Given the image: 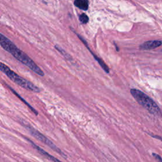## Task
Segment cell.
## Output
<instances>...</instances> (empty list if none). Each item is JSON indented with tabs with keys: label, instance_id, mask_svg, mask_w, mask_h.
<instances>
[{
	"label": "cell",
	"instance_id": "obj_1",
	"mask_svg": "<svg viewBox=\"0 0 162 162\" xmlns=\"http://www.w3.org/2000/svg\"><path fill=\"white\" fill-rule=\"evenodd\" d=\"M0 46L7 52L11 54L19 62L29 67L34 72L40 76L44 75L43 71L26 53L17 48L16 45L8 37L1 33H0Z\"/></svg>",
	"mask_w": 162,
	"mask_h": 162
},
{
	"label": "cell",
	"instance_id": "obj_2",
	"mask_svg": "<svg viewBox=\"0 0 162 162\" xmlns=\"http://www.w3.org/2000/svg\"><path fill=\"white\" fill-rule=\"evenodd\" d=\"M0 71H2L5 75H7L8 78L13 82H14L22 88L34 93H40L41 91L40 89L34 85L33 83L19 76L2 62H0Z\"/></svg>",
	"mask_w": 162,
	"mask_h": 162
},
{
	"label": "cell",
	"instance_id": "obj_3",
	"mask_svg": "<svg viewBox=\"0 0 162 162\" xmlns=\"http://www.w3.org/2000/svg\"><path fill=\"white\" fill-rule=\"evenodd\" d=\"M131 93L139 104L146 108L150 113L157 116H161V113L159 107L156 103L148 95L136 89H131Z\"/></svg>",
	"mask_w": 162,
	"mask_h": 162
},
{
	"label": "cell",
	"instance_id": "obj_4",
	"mask_svg": "<svg viewBox=\"0 0 162 162\" xmlns=\"http://www.w3.org/2000/svg\"><path fill=\"white\" fill-rule=\"evenodd\" d=\"M22 124L30 132V133L34 136V138H36L39 141H40L42 142H43L44 144H45L46 145H47L48 146H49L50 148L52 149L53 150H54L55 151H56V153H58L59 154H60V155H62V156L64 157L65 158H66L65 157L66 156L65 155V154L53 143L52 141H50L46 137H45V136L43 134H41V132H39L37 130V129H34L32 125H30L29 124L27 123L26 121L22 122Z\"/></svg>",
	"mask_w": 162,
	"mask_h": 162
},
{
	"label": "cell",
	"instance_id": "obj_5",
	"mask_svg": "<svg viewBox=\"0 0 162 162\" xmlns=\"http://www.w3.org/2000/svg\"><path fill=\"white\" fill-rule=\"evenodd\" d=\"M29 142H30V144L32 146V147H33L35 150H36L39 153H40L41 155H43V156H44L45 158H46L47 159L51 160V161H60V160L55 158L54 157H53L52 155H51L49 154L48 153H47L46 151H45L44 150H43V149L40 147L39 146H37V145H36L34 142H33V141L30 140L29 139H27V138H25Z\"/></svg>",
	"mask_w": 162,
	"mask_h": 162
},
{
	"label": "cell",
	"instance_id": "obj_6",
	"mask_svg": "<svg viewBox=\"0 0 162 162\" xmlns=\"http://www.w3.org/2000/svg\"><path fill=\"white\" fill-rule=\"evenodd\" d=\"M161 44H162V41H159V40L149 41L144 43L143 44H142L140 46V48L142 49H145V50L152 49H154V48L159 47Z\"/></svg>",
	"mask_w": 162,
	"mask_h": 162
},
{
	"label": "cell",
	"instance_id": "obj_7",
	"mask_svg": "<svg viewBox=\"0 0 162 162\" xmlns=\"http://www.w3.org/2000/svg\"><path fill=\"white\" fill-rule=\"evenodd\" d=\"M77 36H78V37H79L81 39V41L83 42V43L85 44L86 46V47L87 48V49H88L90 51V52L92 53V55H93V56L94 57L95 59L97 60V62H98L99 63V64L100 65L101 67H102V68H103V70H104L106 73H109V72H110V71H109V68L107 67V65H106V63H105L104 62H103V61H102V60H101L100 58L97 57V56H96V55H94V53L92 52L91 50V49H90V48L88 47V46H87V44L86 43L85 40H84L83 39H82V37H81L79 35H77Z\"/></svg>",
	"mask_w": 162,
	"mask_h": 162
},
{
	"label": "cell",
	"instance_id": "obj_8",
	"mask_svg": "<svg viewBox=\"0 0 162 162\" xmlns=\"http://www.w3.org/2000/svg\"><path fill=\"white\" fill-rule=\"evenodd\" d=\"M6 86H7V87L9 88V89H10V91H11V92H12L13 93H14L15 95L17 96V97L18 98H19L21 100H22V101L24 103V104H25V105H26L29 107V108L31 110V111H32V112H33L36 115H38V112H37V110H36L34 108L32 107V106L29 104V103L28 102L26 101V100H25L22 98V97L21 95H19L14 89L11 88L10 86H9L8 85V84H6Z\"/></svg>",
	"mask_w": 162,
	"mask_h": 162
},
{
	"label": "cell",
	"instance_id": "obj_9",
	"mask_svg": "<svg viewBox=\"0 0 162 162\" xmlns=\"http://www.w3.org/2000/svg\"><path fill=\"white\" fill-rule=\"evenodd\" d=\"M74 4L77 7L83 10H87L89 6L88 0H74Z\"/></svg>",
	"mask_w": 162,
	"mask_h": 162
},
{
	"label": "cell",
	"instance_id": "obj_10",
	"mask_svg": "<svg viewBox=\"0 0 162 162\" xmlns=\"http://www.w3.org/2000/svg\"><path fill=\"white\" fill-rule=\"evenodd\" d=\"M55 48L58 51H59V52H60V53H62L65 57V58H67V59H70V55H69L68 54H67V53L65 52V50H63L61 47H60L59 46H58V45H55Z\"/></svg>",
	"mask_w": 162,
	"mask_h": 162
},
{
	"label": "cell",
	"instance_id": "obj_11",
	"mask_svg": "<svg viewBox=\"0 0 162 162\" xmlns=\"http://www.w3.org/2000/svg\"><path fill=\"white\" fill-rule=\"evenodd\" d=\"M79 20L82 24H87L89 21V18L85 14H82L79 17Z\"/></svg>",
	"mask_w": 162,
	"mask_h": 162
},
{
	"label": "cell",
	"instance_id": "obj_12",
	"mask_svg": "<svg viewBox=\"0 0 162 162\" xmlns=\"http://www.w3.org/2000/svg\"><path fill=\"white\" fill-rule=\"evenodd\" d=\"M153 156L155 157V158L158 159L159 161H162V158H161L160 156H159V155H158V154H153Z\"/></svg>",
	"mask_w": 162,
	"mask_h": 162
}]
</instances>
